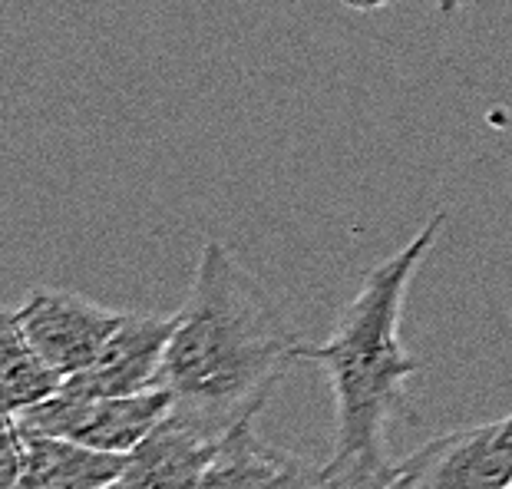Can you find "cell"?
Instances as JSON below:
<instances>
[{"mask_svg":"<svg viewBox=\"0 0 512 489\" xmlns=\"http://www.w3.org/2000/svg\"><path fill=\"white\" fill-rule=\"evenodd\" d=\"M205 489H344L328 473L301 456L261 440L255 420L228 430L205 476Z\"/></svg>","mask_w":512,"mask_h":489,"instance_id":"8","label":"cell"},{"mask_svg":"<svg viewBox=\"0 0 512 489\" xmlns=\"http://www.w3.org/2000/svg\"><path fill=\"white\" fill-rule=\"evenodd\" d=\"M219 443L222 437L169 414L133 453H126L113 489H205Z\"/></svg>","mask_w":512,"mask_h":489,"instance_id":"7","label":"cell"},{"mask_svg":"<svg viewBox=\"0 0 512 489\" xmlns=\"http://www.w3.org/2000/svg\"><path fill=\"white\" fill-rule=\"evenodd\" d=\"M17 433L20 489H106L123 473V453H103L67 437L27 430L20 423Z\"/></svg>","mask_w":512,"mask_h":489,"instance_id":"9","label":"cell"},{"mask_svg":"<svg viewBox=\"0 0 512 489\" xmlns=\"http://www.w3.org/2000/svg\"><path fill=\"white\" fill-rule=\"evenodd\" d=\"M0 489H20V433L17 420L4 417V450H0Z\"/></svg>","mask_w":512,"mask_h":489,"instance_id":"11","label":"cell"},{"mask_svg":"<svg viewBox=\"0 0 512 489\" xmlns=\"http://www.w3.org/2000/svg\"><path fill=\"white\" fill-rule=\"evenodd\" d=\"M390 476V473H387ZM387 476H367V480H351V483H341L344 489H384Z\"/></svg>","mask_w":512,"mask_h":489,"instance_id":"13","label":"cell"},{"mask_svg":"<svg viewBox=\"0 0 512 489\" xmlns=\"http://www.w3.org/2000/svg\"><path fill=\"white\" fill-rule=\"evenodd\" d=\"M106 489H113V486H106Z\"/></svg>","mask_w":512,"mask_h":489,"instance_id":"15","label":"cell"},{"mask_svg":"<svg viewBox=\"0 0 512 489\" xmlns=\"http://www.w3.org/2000/svg\"><path fill=\"white\" fill-rule=\"evenodd\" d=\"M176 318L162 387L172 394V414L215 437L255 420L298 361L301 341L285 311L219 238L202 245Z\"/></svg>","mask_w":512,"mask_h":489,"instance_id":"1","label":"cell"},{"mask_svg":"<svg viewBox=\"0 0 512 489\" xmlns=\"http://www.w3.org/2000/svg\"><path fill=\"white\" fill-rule=\"evenodd\" d=\"M169 414H172V394L166 387L146 390V394H129V397L80 394V390L63 387L53 397L43 400V404L17 414V423L27 430L76 440L83 447L126 456Z\"/></svg>","mask_w":512,"mask_h":489,"instance_id":"3","label":"cell"},{"mask_svg":"<svg viewBox=\"0 0 512 489\" xmlns=\"http://www.w3.org/2000/svg\"><path fill=\"white\" fill-rule=\"evenodd\" d=\"M337 4H344L347 10H357V14H370V10H384L390 4H397V0H337Z\"/></svg>","mask_w":512,"mask_h":489,"instance_id":"12","label":"cell"},{"mask_svg":"<svg viewBox=\"0 0 512 489\" xmlns=\"http://www.w3.org/2000/svg\"><path fill=\"white\" fill-rule=\"evenodd\" d=\"M509 489H512V486H509Z\"/></svg>","mask_w":512,"mask_h":489,"instance_id":"16","label":"cell"},{"mask_svg":"<svg viewBox=\"0 0 512 489\" xmlns=\"http://www.w3.org/2000/svg\"><path fill=\"white\" fill-rule=\"evenodd\" d=\"M14 321L20 324L24 338L43 354V361L63 380H70L93 361L106 338L119 328L123 311H113L73 291L37 288L14 311Z\"/></svg>","mask_w":512,"mask_h":489,"instance_id":"5","label":"cell"},{"mask_svg":"<svg viewBox=\"0 0 512 489\" xmlns=\"http://www.w3.org/2000/svg\"><path fill=\"white\" fill-rule=\"evenodd\" d=\"M512 414L483 427L450 430L394 463L384 489H509Z\"/></svg>","mask_w":512,"mask_h":489,"instance_id":"4","label":"cell"},{"mask_svg":"<svg viewBox=\"0 0 512 489\" xmlns=\"http://www.w3.org/2000/svg\"><path fill=\"white\" fill-rule=\"evenodd\" d=\"M443 228L440 209L397 255L367 271L328 341L298 344V361L318 364L334 390V453L324 466L337 483L394 470L390 427L410 417L407 384L420 374V361L400 341V314L410 281Z\"/></svg>","mask_w":512,"mask_h":489,"instance_id":"2","label":"cell"},{"mask_svg":"<svg viewBox=\"0 0 512 489\" xmlns=\"http://www.w3.org/2000/svg\"><path fill=\"white\" fill-rule=\"evenodd\" d=\"M63 384L67 380L24 338L20 324L14 321V311L4 314V331H0V404H4V417H17L43 404L47 397L63 390Z\"/></svg>","mask_w":512,"mask_h":489,"instance_id":"10","label":"cell"},{"mask_svg":"<svg viewBox=\"0 0 512 489\" xmlns=\"http://www.w3.org/2000/svg\"><path fill=\"white\" fill-rule=\"evenodd\" d=\"M176 321V314H123L119 328L93 361L63 387L100 397H129L162 387V367Z\"/></svg>","mask_w":512,"mask_h":489,"instance_id":"6","label":"cell"},{"mask_svg":"<svg viewBox=\"0 0 512 489\" xmlns=\"http://www.w3.org/2000/svg\"><path fill=\"white\" fill-rule=\"evenodd\" d=\"M466 4V0H440V14L443 17H450V14H456V10H460Z\"/></svg>","mask_w":512,"mask_h":489,"instance_id":"14","label":"cell"}]
</instances>
